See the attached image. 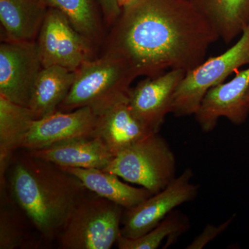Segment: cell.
Listing matches in <instances>:
<instances>
[{"mask_svg":"<svg viewBox=\"0 0 249 249\" xmlns=\"http://www.w3.org/2000/svg\"><path fill=\"white\" fill-rule=\"evenodd\" d=\"M219 38L201 10L183 0H135L122 8L104 53L123 60L136 77L188 72Z\"/></svg>","mask_w":249,"mask_h":249,"instance_id":"1","label":"cell"},{"mask_svg":"<svg viewBox=\"0 0 249 249\" xmlns=\"http://www.w3.org/2000/svg\"><path fill=\"white\" fill-rule=\"evenodd\" d=\"M11 198L42 238H58L72 211L88 191L62 167L26 150L13 155L6 173Z\"/></svg>","mask_w":249,"mask_h":249,"instance_id":"2","label":"cell"},{"mask_svg":"<svg viewBox=\"0 0 249 249\" xmlns=\"http://www.w3.org/2000/svg\"><path fill=\"white\" fill-rule=\"evenodd\" d=\"M136 78L123 60L103 53L76 70L71 89L58 110L71 111L89 107L98 115L127 94Z\"/></svg>","mask_w":249,"mask_h":249,"instance_id":"3","label":"cell"},{"mask_svg":"<svg viewBox=\"0 0 249 249\" xmlns=\"http://www.w3.org/2000/svg\"><path fill=\"white\" fill-rule=\"evenodd\" d=\"M103 170L154 195L176 178V157L166 140L155 133L114 156Z\"/></svg>","mask_w":249,"mask_h":249,"instance_id":"4","label":"cell"},{"mask_svg":"<svg viewBox=\"0 0 249 249\" xmlns=\"http://www.w3.org/2000/svg\"><path fill=\"white\" fill-rule=\"evenodd\" d=\"M124 209L101 196H84L72 211L59 235L60 247L64 249H111L121 235Z\"/></svg>","mask_w":249,"mask_h":249,"instance_id":"5","label":"cell"},{"mask_svg":"<svg viewBox=\"0 0 249 249\" xmlns=\"http://www.w3.org/2000/svg\"><path fill=\"white\" fill-rule=\"evenodd\" d=\"M247 65H249V23L232 47L186 72L174 93L171 114L176 117L195 115L211 88L224 83L233 72Z\"/></svg>","mask_w":249,"mask_h":249,"instance_id":"6","label":"cell"},{"mask_svg":"<svg viewBox=\"0 0 249 249\" xmlns=\"http://www.w3.org/2000/svg\"><path fill=\"white\" fill-rule=\"evenodd\" d=\"M42 67L58 65L76 71L94 59L96 47L74 29L65 15L48 8L37 36Z\"/></svg>","mask_w":249,"mask_h":249,"instance_id":"7","label":"cell"},{"mask_svg":"<svg viewBox=\"0 0 249 249\" xmlns=\"http://www.w3.org/2000/svg\"><path fill=\"white\" fill-rule=\"evenodd\" d=\"M193 170L186 168L161 191L124 211L121 235L135 239L157 227L178 206L194 200L199 186L192 183Z\"/></svg>","mask_w":249,"mask_h":249,"instance_id":"8","label":"cell"},{"mask_svg":"<svg viewBox=\"0 0 249 249\" xmlns=\"http://www.w3.org/2000/svg\"><path fill=\"white\" fill-rule=\"evenodd\" d=\"M42 65L37 42L3 41L0 45V95L29 107Z\"/></svg>","mask_w":249,"mask_h":249,"instance_id":"9","label":"cell"},{"mask_svg":"<svg viewBox=\"0 0 249 249\" xmlns=\"http://www.w3.org/2000/svg\"><path fill=\"white\" fill-rule=\"evenodd\" d=\"M249 88V67L237 71L235 78L217 85L206 93L195 114L201 130L212 132L220 118L235 125L245 124L249 116L247 94Z\"/></svg>","mask_w":249,"mask_h":249,"instance_id":"10","label":"cell"},{"mask_svg":"<svg viewBox=\"0 0 249 249\" xmlns=\"http://www.w3.org/2000/svg\"><path fill=\"white\" fill-rule=\"evenodd\" d=\"M186 73L173 70L158 76L146 77L127 91L131 109L155 133L160 132L167 114L171 113L174 93Z\"/></svg>","mask_w":249,"mask_h":249,"instance_id":"11","label":"cell"},{"mask_svg":"<svg viewBox=\"0 0 249 249\" xmlns=\"http://www.w3.org/2000/svg\"><path fill=\"white\" fill-rule=\"evenodd\" d=\"M97 124L98 115L89 107L57 110L34 121L21 149L39 150L69 139L96 137Z\"/></svg>","mask_w":249,"mask_h":249,"instance_id":"12","label":"cell"},{"mask_svg":"<svg viewBox=\"0 0 249 249\" xmlns=\"http://www.w3.org/2000/svg\"><path fill=\"white\" fill-rule=\"evenodd\" d=\"M152 134L131 109L127 93L98 115L96 137L114 156Z\"/></svg>","mask_w":249,"mask_h":249,"instance_id":"13","label":"cell"},{"mask_svg":"<svg viewBox=\"0 0 249 249\" xmlns=\"http://www.w3.org/2000/svg\"><path fill=\"white\" fill-rule=\"evenodd\" d=\"M27 151L63 168L104 170L114 157L98 137L69 139L45 148Z\"/></svg>","mask_w":249,"mask_h":249,"instance_id":"14","label":"cell"},{"mask_svg":"<svg viewBox=\"0 0 249 249\" xmlns=\"http://www.w3.org/2000/svg\"><path fill=\"white\" fill-rule=\"evenodd\" d=\"M47 9L42 0H0L3 41L36 42Z\"/></svg>","mask_w":249,"mask_h":249,"instance_id":"15","label":"cell"},{"mask_svg":"<svg viewBox=\"0 0 249 249\" xmlns=\"http://www.w3.org/2000/svg\"><path fill=\"white\" fill-rule=\"evenodd\" d=\"M76 176L88 191L122 206L124 209L137 206L152 196L143 187L131 186L115 174L95 168H63Z\"/></svg>","mask_w":249,"mask_h":249,"instance_id":"16","label":"cell"},{"mask_svg":"<svg viewBox=\"0 0 249 249\" xmlns=\"http://www.w3.org/2000/svg\"><path fill=\"white\" fill-rule=\"evenodd\" d=\"M76 76V71L53 65L42 67L33 88L29 107L36 119L58 110L67 97Z\"/></svg>","mask_w":249,"mask_h":249,"instance_id":"17","label":"cell"},{"mask_svg":"<svg viewBox=\"0 0 249 249\" xmlns=\"http://www.w3.org/2000/svg\"><path fill=\"white\" fill-rule=\"evenodd\" d=\"M30 108L9 101L0 95V177L5 181L8 166L14 152L35 120Z\"/></svg>","mask_w":249,"mask_h":249,"instance_id":"18","label":"cell"},{"mask_svg":"<svg viewBox=\"0 0 249 249\" xmlns=\"http://www.w3.org/2000/svg\"><path fill=\"white\" fill-rule=\"evenodd\" d=\"M202 11L227 44L242 35L249 23V0H206Z\"/></svg>","mask_w":249,"mask_h":249,"instance_id":"19","label":"cell"},{"mask_svg":"<svg viewBox=\"0 0 249 249\" xmlns=\"http://www.w3.org/2000/svg\"><path fill=\"white\" fill-rule=\"evenodd\" d=\"M48 8L60 11L82 36L95 47L102 42L103 30L101 19L93 0H42Z\"/></svg>","mask_w":249,"mask_h":249,"instance_id":"20","label":"cell"},{"mask_svg":"<svg viewBox=\"0 0 249 249\" xmlns=\"http://www.w3.org/2000/svg\"><path fill=\"white\" fill-rule=\"evenodd\" d=\"M190 222L185 214L174 210L157 227L141 237L129 239L121 235L116 242L119 249H156L166 240L168 248L189 229Z\"/></svg>","mask_w":249,"mask_h":249,"instance_id":"21","label":"cell"},{"mask_svg":"<svg viewBox=\"0 0 249 249\" xmlns=\"http://www.w3.org/2000/svg\"><path fill=\"white\" fill-rule=\"evenodd\" d=\"M14 210L1 208L0 214V249H16L25 246V226Z\"/></svg>","mask_w":249,"mask_h":249,"instance_id":"22","label":"cell"},{"mask_svg":"<svg viewBox=\"0 0 249 249\" xmlns=\"http://www.w3.org/2000/svg\"><path fill=\"white\" fill-rule=\"evenodd\" d=\"M235 215L228 219L225 222L219 224L213 225L209 224L206 226L202 232L191 242L190 245L187 246V249H202L206 247L210 242L214 240L216 237L223 233L231 225Z\"/></svg>","mask_w":249,"mask_h":249,"instance_id":"23","label":"cell"},{"mask_svg":"<svg viewBox=\"0 0 249 249\" xmlns=\"http://www.w3.org/2000/svg\"><path fill=\"white\" fill-rule=\"evenodd\" d=\"M101 9H102L105 22L109 27L117 20L121 14L122 8L121 7L118 0H98Z\"/></svg>","mask_w":249,"mask_h":249,"instance_id":"24","label":"cell"},{"mask_svg":"<svg viewBox=\"0 0 249 249\" xmlns=\"http://www.w3.org/2000/svg\"><path fill=\"white\" fill-rule=\"evenodd\" d=\"M119 1V4H120L121 7L123 8L126 5L130 4L132 1H135V0H118Z\"/></svg>","mask_w":249,"mask_h":249,"instance_id":"25","label":"cell"},{"mask_svg":"<svg viewBox=\"0 0 249 249\" xmlns=\"http://www.w3.org/2000/svg\"><path fill=\"white\" fill-rule=\"evenodd\" d=\"M247 105H248L249 111V88L248 91H247Z\"/></svg>","mask_w":249,"mask_h":249,"instance_id":"26","label":"cell"}]
</instances>
